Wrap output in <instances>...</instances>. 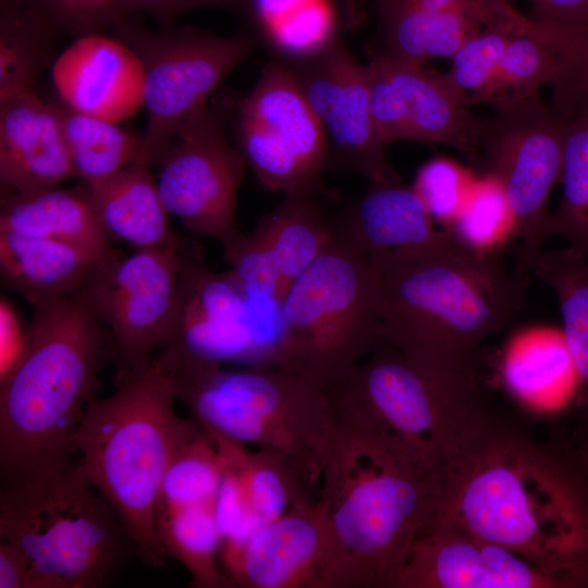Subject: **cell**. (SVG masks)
<instances>
[{
  "label": "cell",
  "instance_id": "obj_1",
  "mask_svg": "<svg viewBox=\"0 0 588 588\" xmlns=\"http://www.w3.org/2000/svg\"><path fill=\"white\" fill-rule=\"evenodd\" d=\"M432 519L588 588V474L567 436L541 439L520 418L487 405L445 463Z\"/></svg>",
  "mask_w": 588,
  "mask_h": 588
},
{
  "label": "cell",
  "instance_id": "obj_2",
  "mask_svg": "<svg viewBox=\"0 0 588 588\" xmlns=\"http://www.w3.org/2000/svg\"><path fill=\"white\" fill-rule=\"evenodd\" d=\"M319 498L326 588H385L439 506L444 464L392 432L338 413Z\"/></svg>",
  "mask_w": 588,
  "mask_h": 588
},
{
  "label": "cell",
  "instance_id": "obj_3",
  "mask_svg": "<svg viewBox=\"0 0 588 588\" xmlns=\"http://www.w3.org/2000/svg\"><path fill=\"white\" fill-rule=\"evenodd\" d=\"M503 253V245L475 248L444 229L430 245L369 255L381 341L422 365L476 376L481 343L522 308L524 289Z\"/></svg>",
  "mask_w": 588,
  "mask_h": 588
},
{
  "label": "cell",
  "instance_id": "obj_4",
  "mask_svg": "<svg viewBox=\"0 0 588 588\" xmlns=\"http://www.w3.org/2000/svg\"><path fill=\"white\" fill-rule=\"evenodd\" d=\"M20 352L0 376V465L3 485L69 468L74 437L95 396L108 329L78 292L38 302Z\"/></svg>",
  "mask_w": 588,
  "mask_h": 588
},
{
  "label": "cell",
  "instance_id": "obj_5",
  "mask_svg": "<svg viewBox=\"0 0 588 588\" xmlns=\"http://www.w3.org/2000/svg\"><path fill=\"white\" fill-rule=\"evenodd\" d=\"M118 388L94 396L74 437L86 480L110 505L144 563L163 568L158 530L160 489L179 444L198 426L174 412L169 372L155 357L120 371Z\"/></svg>",
  "mask_w": 588,
  "mask_h": 588
},
{
  "label": "cell",
  "instance_id": "obj_6",
  "mask_svg": "<svg viewBox=\"0 0 588 588\" xmlns=\"http://www.w3.org/2000/svg\"><path fill=\"white\" fill-rule=\"evenodd\" d=\"M164 368L176 400L188 407L208 433L277 452L297 467L307 486L320 487L339 422L330 391L275 367Z\"/></svg>",
  "mask_w": 588,
  "mask_h": 588
},
{
  "label": "cell",
  "instance_id": "obj_7",
  "mask_svg": "<svg viewBox=\"0 0 588 588\" xmlns=\"http://www.w3.org/2000/svg\"><path fill=\"white\" fill-rule=\"evenodd\" d=\"M0 538L21 549L37 588H102L136 549L79 465L2 485Z\"/></svg>",
  "mask_w": 588,
  "mask_h": 588
},
{
  "label": "cell",
  "instance_id": "obj_8",
  "mask_svg": "<svg viewBox=\"0 0 588 588\" xmlns=\"http://www.w3.org/2000/svg\"><path fill=\"white\" fill-rule=\"evenodd\" d=\"M277 368L332 392L381 341L377 285L368 258L333 228L327 248L287 286Z\"/></svg>",
  "mask_w": 588,
  "mask_h": 588
},
{
  "label": "cell",
  "instance_id": "obj_9",
  "mask_svg": "<svg viewBox=\"0 0 588 588\" xmlns=\"http://www.w3.org/2000/svg\"><path fill=\"white\" fill-rule=\"evenodd\" d=\"M331 393L338 413L375 424L444 466L487 406L477 376L422 365L382 341Z\"/></svg>",
  "mask_w": 588,
  "mask_h": 588
},
{
  "label": "cell",
  "instance_id": "obj_10",
  "mask_svg": "<svg viewBox=\"0 0 588 588\" xmlns=\"http://www.w3.org/2000/svg\"><path fill=\"white\" fill-rule=\"evenodd\" d=\"M567 117L539 97L497 110L482 121L480 167L495 180L520 245L511 274L525 290L548 240V200L560 180Z\"/></svg>",
  "mask_w": 588,
  "mask_h": 588
},
{
  "label": "cell",
  "instance_id": "obj_11",
  "mask_svg": "<svg viewBox=\"0 0 588 588\" xmlns=\"http://www.w3.org/2000/svg\"><path fill=\"white\" fill-rule=\"evenodd\" d=\"M118 29L144 69L148 124L137 158L156 154L208 107L211 94L253 50L245 34L219 36L189 27L148 33L122 19Z\"/></svg>",
  "mask_w": 588,
  "mask_h": 588
},
{
  "label": "cell",
  "instance_id": "obj_12",
  "mask_svg": "<svg viewBox=\"0 0 588 588\" xmlns=\"http://www.w3.org/2000/svg\"><path fill=\"white\" fill-rule=\"evenodd\" d=\"M240 150L267 191L314 185L330 161L327 134L281 59L271 60L238 108Z\"/></svg>",
  "mask_w": 588,
  "mask_h": 588
},
{
  "label": "cell",
  "instance_id": "obj_13",
  "mask_svg": "<svg viewBox=\"0 0 588 588\" xmlns=\"http://www.w3.org/2000/svg\"><path fill=\"white\" fill-rule=\"evenodd\" d=\"M187 249L140 248L124 258L114 254L77 291L108 329L120 371L146 365L164 343Z\"/></svg>",
  "mask_w": 588,
  "mask_h": 588
},
{
  "label": "cell",
  "instance_id": "obj_14",
  "mask_svg": "<svg viewBox=\"0 0 588 588\" xmlns=\"http://www.w3.org/2000/svg\"><path fill=\"white\" fill-rule=\"evenodd\" d=\"M170 215L193 234L221 245L235 237L236 194L247 164L226 140L221 119L207 107L151 160Z\"/></svg>",
  "mask_w": 588,
  "mask_h": 588
},
{
  "label": "cell",
  "instance_id": "obj_15",
  "mask_svg": "<svg viewBox=\"0 0 588 588\" xmlns=\"http://www.w3.org/2000/svg\"><path fill=\"white\" fill-rule=\"evenodd\" d=\"M189 250L183 255L174 308L158 357L168 365L240 362L265 367L248 297L230 271H210Z\"/></svg>",
  "mask_w": 588,
  "mask_h": 588
},
{
  "label": "cell",
  "instance_id": "obj_16",
  "mask_svg": "<svg viewBox=\"0 0 588 588\" xmlns=\"http://www.w3.org/2000/svg\"><path fill=\"white\" fill-rule=\"evenodd\" d=\"M281 60L320 121L336 161L369 183L397 176L376 130L366 65L340 37L305 58Z\"/></svg>",
  "mask_w": 588,
  "mask_h": 588
},
{
  "label": "cell",
  "instance_id": "obj_17",
  "mask_svg": "<svg viewBox=\"0 0 588 588\" xmlns=\"http://www.w3.org/2000/svg\"><path fill=\"white\" fill-rule=\"evenodd\" d=\"M366 69L373 121L384 145L403 139L445 144L480 164L482 121L443 73L381 53Z\"/></svg>",
  "mask_w": 588,
  "mask_h": 588
},
{
  "label": "cell",
  "instance_id": "obj_18",
  "mask_svg": "<svg viewBox=\"0 0 588 588\" xmlns=\"http://www.w3.org/2000/svg\"><path fill=\"white\" fill-rule=\"evenodd\" d=\"M385 588H573L510 548L454 524L430 520Z\"/></svg>",
  "mask_w": 588,
  "mask_h": 588
},
{
  "label": "cell",
  "instance_id": "obj_19",
  "mask_svg": "<svg viewBox=\"0 0 588 588\" xmlns=\"http://www.w3.org/2000/svg\"><path fill=\"white\" fill-rule=\"evenodd\" d=\"M329 534L320 501H296L252 538L232 576L245 588H326Z\"/></svg>",
  "mask_w": 588,
  "mask_h": 588
},
{
  "label": "cell",
  "instance_id": "obj_20",
  "mask_svg": "<svg viewBox=\"0 0 588 588\" xmlns=\"http://www.w3.org/2000/svg\"><path fill=\"white\" fill-rule=\"evenodd\" d=\"M54 87L69 108L119 123L144 107V69L126 42L87 34L52 66Z\"/></svg>",
  "mask_w": 588,
  "mask_h": 588
},
{
  "label": "cell",
  "instance_id": "obj_21",
  "mask_svg": "<svg viewBox=\"0 0 588 588\" xmlns=\"http://www.w3.org/2000/svg\"><path fill=\"white\" fill-rule=\"evenodd\" d=\"M76 176L54 105L33 89L0 97L2 195H27L58 187Z\"/></svg>",
  "mask_w": 588,
  "mask_h": 588
},
{
  "label": "cell",
  "instance_id": "obj_22",
  "mask_svg": "<svg viewBox=\"0 0 588 588\" xmlns=\"http://www.w3.org/2000/svg\"><path fill=\"white\" fill-rule=\"evenodd\" d=\"M333 228L368 256L417 249L436 242L438 230L413 186L399 176L369 183L367 192Z\"/></svg>",
  "mask_w": 588,
  "mask_h": 588
},
{
  "label": "cell",
  "instance_id": "obj_23",
  "mask_svg": "<svg viewBox=\"0 0 588 588\" xmlns=\"http://www.w3.org/2000/svg\"><path fill=\"white\" fill-rule=\"evenodd\" d=\"M146 159L88 186L98 218L110 238L140 248L188 246L172 230L157 179Z\"/></svg>",
  "mask_w": 588,
  "mask_h": 588
},
{
  "label": "cell",
  "instance_id": "obj_24",
  "mask_svg": "<svg viewBox=\"0 0 588 588\" xmlns=\"http://www.w3.org/2000/svg\"><path fill=\"white\" fill-rule=\"evenodd\" d=\"M108 257L69 242L0 229L2 280L32 305L77 292Z\"/></svg>",
  "mask_w": 588,
  "mask_h": 588
},
{
  "label": "cell",
  "instance_id": "obj_25",
  "mask_svg": "<svg viewBox=\"0 0 588 588\" xmlns=\"http://www.w3.org/2000/svg\"><path fill=\"white\" fill-rule=\"evenodd\" d=\"M0 229L69 242L103 256L114 254L87 185L2 195Z\"/></svg>",
  "mask_w": 588,
  "mask_h": 588
},
{
  "label": "cell",
  "instance_id": "obj_26",
  "mask_svg": "<svg viewBox=\"0 0 588 588\" xmlns=\"http://www.w3.org/2000/svg\"><path fill=\"white\" fill-rule=\"evenodd\" d=\"M383 35L381 54L420 65L452 58L482 23V1L465 11L432 12L406 0H372Z\"/></svg>",
  "mask_w": 588,
  "mask_h": 588
},
{
  "label": "cell",
  "instance_id": "obj_27",
  "mask_svg": "<svg viewBox=\"0 0 588 588\" xmlns=\"http://www.w3.org/2000/svg\"><path fill=\"white\" fill-rule=\"evenodd\" d=\"M532 274L553 291L560 307L575 377L571 409L588 407V257L569 246L542 250Z\"/></svg>",
  "mask_w": 588,
  "mask_h": 588
},
{
  "label": "cell",
  "instance_id": "obj_28",
  "mask_svg": "<svg viewBox=\"0 0 588 588\" xmlns=\"http://www.w3.org/2000/svg\"><path fill=\"white\" fill-rule=\"evenodd\" d=\"M313 186L284 193V199L254 228L273 256L283 294L333 237V224L328 222L316 201Z\"/></svg>",
  "mask_w": 588,
  "mask_h": 588
},
{
  "label": "cell",
  "instance_id": "obj_29",
  "mask_svg": "<svg viewBox=\"0 0 588 588\" xmlns=\"http://www.w3.org/2000/svg\"><path fill=\"white\" fill-rule=\"evenodd\" d=\"M519 14L506 0H483L480 27L451 58V69L443 74L469 106L487 103Z\"/></svg>",
  "mask_w": 588,
  "mask_h": 588
},
{
  "label": "cell",
  "instance_id": "obj_30",
  "mask_svg": "<svg viewBox=\"0 0 588 588\" xmlns=\"http://www.w3.org/2000/svg\"><path fill=\"white\" fill-rule=\"evenodd\" d=\"M158 530L168 558L191 573L194 587H235L221 568L222 537L213 504L160 509Z\"/></svg>",
  "mask_w": 588,
  "mask_h": 588
},
{
  "label": "cell",
  "instance_id": "obj_31",
  "mask_svg": "<svg viewBox=\"0 0 588 588\" xmlns=\"http://www.w3.org/2000/svg\"><path fill=\"white\" fill-rule=\"evenodd\" d=\"M249 12L280 59L310 56L339 37L328 0H248Z\"/></svg>",
  "mask_w": 588,
  "mask_h": 588
},
{
  "label": "cell",
  "instance_id": "obj_32",
  "mask_svg": "<svg viewBox=\"0 0 588 588\" xmlns=\"http://www.w3.org/2000/svg\"><path fill=\"white\" fill-rule=\"evenodd\" d=\"M75 175L85 185L97 184L134 162L143 137L118 123L56 106Z\"/></svg>",
  "mask_w": 588,
  "mask_h": 588
},
{
  "label": "cell",
  "instance_id": "obj_33",
  "mask_svg": "<svg viewBox=\"0 0 588 588\" xmlns=\"http://www.w3.org/2000/svg\"><path fill=\"white\" fill-rule=\"evenodd\" d=\"M208 433V432H207ZM215 445L235 465L252 512L266 524L306 498V485L297 467L285 456L267 449L248 451L244 444L208 433Z\"/></svg>",
  "mask_w": 588,
  "mask_h": 588
},
{
  "label": "cell",
  "instance_id": "obj_34",
  "mask_svg": "<svg viewBox=\"0 0 588 588\" xmlns=\"http://www.w3.org/2000/svg\"><path fill=\"white\" fill-rule=\"evenodd\" d=\"M560 181L562 196L550 212L548 237H559L588 257V97L567 117Z\"/></svg>",
  "mask_w": 588,
  "mask_h": 588
},
{
  "label": "cell",
  "instance_id": "obj_35",
  "mask_svg": "<svg viewBox=\"0 0 588 588\" xmlns=\"http://www.w3.org/2000/svg\"><path fill=\"white\" fill-rule=\"evenodd\" d=\"M556 70V54L537 21L519 14L487 103L497 111L539 97L540 87L552 81Z\"/></svg>",
  "mask_w": 588,
  "mask_h": 588
},
{
  "label": "cell",
  "instance_id": "obj_36",
  "mask_svg": "<svg viewBox=\"0 0 588 588\" xmlns=\"http://www.w3.org/2000/svg\"><path fill=\"white\" fill-rule=\"evenodd\" d=\"M223 460L206 430L198 426L174 451L160 489V509L215 504L223 477Z\"/></svg>",
  "mask_w": 588,
  "mask_h": 588
},
{
  "label": "cell",
  "instance_id": "obj_37",
  "mask_svg": "<svg viewBox=\"0 0 588 588\" xmlns=\"http://www.w3.org/2000/svg\"><path fill=\"white\" fill-rule=\"evenodd\" d=\"M42 10L38 0H1L0 97L32 89L40 60Z\"/></svg>",
  "mask_w": 588,
  "mask_h": 588
},
{
  "label": "cell",
  "instance_id": "obj_38",
  "mask_svg": "<svg viewBox=\"0 0 588 588\" xmlns=\"http://www.w3.org/2000/svg\"><path fill=\"white\" fill-rule=\"evenodd\" d=\"M443 229L479 249L502 246L514 237L512 215L500 184L485 176L473 187L456 218Z\"/></svg>",
  "mask_w": 588,
  "mask_h": 588
},
{
  "label": "cell",
  "instance_id": "obj_39",
  "mask_svg": "<svg viewBox=\"0 0 588 588\" xmlns=\"http://www.w3.org/2000/svg\"><path fill=\"white\" fill-rule=\"evenodd\" d=\"M537 21L558 58V70L550 82L553 107L568 117L588 97V25L561 26Z\"/></svg>",
  "mask_w": 588,
  "mask_h": 588
},
{
  "label": "cell",
  "instance_id": "obj_40",
  "mask_svg": "<svg viewBox=\"0 0 588 588\" xmlns=\"http://www.w3.org/2000/svg\"><path fill=\"white\" fill-rule=\"evenodd\" d=\"M223 259L244 294L252 299L282 298L279 269L267 245L253 230L222 245Z\"/></svg>",
  "mask_w": 588,
  "mask_h": 588
},
{
  "label": "cell",
  "instance_id": "obj_41",
  "mask_svg": "<svg viewBox=\"0 0 588 588\" xmlns=\"http://www.w3.org/2000/svg\"><path fill=\"white\" fill-rule=\"evenodd\" d=\"M413 188L433 220L449 225L460 213L473 186L467 174L444 158L432 159L417 171Z\"/></svg>",
  "mask_w": 588,
  "mask_h": 588
},
{
  "label": "cell",
  "instance_id": "obj_42",
  "mask_svg": "<svg viewBox=\"0 0 588 588\" xmlns=\"http://www.w3.org/2000/svg\"><path fill=\"white\" fill-rule=\"evenodd\" d=\"M218 451L224 463V473L213 509L223 541L257 515L250 510L244 485L235 465L223 452L219 449Z\"/></svg>",
  "mask_w": 588,
  "mask_h": 588
},
{
  "label": "cell",
  "instance_id": "obj_43",
  "mask_svg": "<svg viewBox=\"0 0 588 588\" xmlns=\"http://www.w3.org/2000/svg\"><path fill=\"white\" fill-rule=\"evenodd\" d=\"M47 12L74 29H89L121 19L118 0H38Z\"/></svg>",
  "mask_w": 588,
  "mask_h": 588
},
{
  "label": "cell",
  "instance_id": "obj_44",
  "mask_svg": "<svg viewBox=\"0 0 588 588\" xmlns=\"http://www.w3.org/2000/svg\"><path fill=\"white\" fill-rule=\"evenodd\" d=\"M0 588H37L27 556L5 540L0 541Z\"/></svg>",
  "mask_w": 588,
  "mask_h": 588
},
{
  "label": "cell",
  "instance_id": "obj_45",
  "mask_svg": "<svg viewBox=\"0 0 588 588\" xmlns=\"http://www.w3.org/2000/svg\"><path fill=\"white\" fill-rule=\"evenodd\" d=\"M537 20L561 26L588 25V0H528Z\"/></svg>",
  "mask_w": 588,
  "mask_h": 588
},
{
  "label": "cell",
  "instance_id": "obj_46",
  "mask_svg": "<svg viewBox=\"0 0 588 588\" xmlns=\"http://www.w3.org/2000/svg\"><path fill=\"white\" fill-rule=\"evenodd\" d=\"M244 0H118L121 17L133 10H145L161 20H170L179 13L203 5L235 8Z\"/></svg>",
  "mask_w": 588,
  "mask_h": 588
},
{
  "label": "cell",
  "instance_id": "obj_47",
  "mask_svg": "<svg viewBox=\"0 0 588 588\" xmlns=\"http://www.w3.org/2000/svg\"><path fill=\"white\" fill-rule=\"evenodd\" d=\"M572 416L574 422L567 438L588 474V407L572 409Z\"/></svg>",
  "mask_w": 588,
  "mask_h": 588
},
{
  "label": "cell",
  "instance_id": "obj_48",
  "mask_svg": "<svg viewBox=\"0 0 588 588\" xmlns=\"http://www.w3.org/2000/svg\"><path fill=\"white\" fill-rule=\"evenodd\" d=\"M421 9L432 12L465 11L475 7L479 0H406Z\"/></svg>",
  "mask_w": 588,
  "mask_h": 588
}]
</instances>
